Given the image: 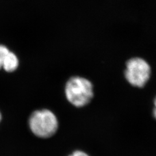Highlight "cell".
<instances>
[{"mask_svg": "<svg viewBox=\"0 0 156 156\" xmlns=\"http://www.w3.org/2000/svg\"><path fill=\"white\" fill-rule=\"evenodd\" d=\"M65 93L67 100L76 107L89 104L94 97V88L91 81L85 77L74 76L66 82Z\"/></svg>", "mask_w": 156, "mask_h": 156, "instance_id": "1", "label": "cell"}, {"mask_svg": "<svg viewBox=\"0 0 156 156\" xmlns=\"http://www.w3.org/2000/svg\"><path fill=\"white\" fill-rule=\"evenodd\" d=\"M29 127L38 137H51L57 132L58 122L56 115L49 109H39L33 112L29 119Z\"/></svg>", "mask_w": 156, "mask_h": 156, "instance_id": "2", "label": "cell"}, {"mask_svg": "<svg viewBox=\"0 0 156 156\" xmlns=\"http://www.w3.org/2000/svg\"><path fill=\"white\" fill-rule=\"evenodd\" d=\"M152 74L149 63L141 57L131 58L126 63L124 76L131 86L143 88L148 82Z\"/></svg>", "mask_w": 156, "mask_h": 156, "instance_id": "3", "label": "cell"}, {"mask_svg": "<svg viewBox=\"0 0 156 156\" xmlns=\"http://www.w3.org/2000/svg\"><path fill=\"white\" fill-rule=\"evenodd\" d=\"M19 66V59L17 55L12 51H10L5 60L2 69L7 72H13Z\"/></svg>", "mask_w": 156, "mask_h": 156, "instance_id": "4", "label": "cell"}, {"mask_svg": "<svg viewBox=\"0 0 156 156\" xmlns=\"http://www.w3.org/2000/svg\"><path fill=\"white\" fill-rule=\"evenodd\" d=\"M9 51V49L6 46L0 44V69H2L3 62Z\"/></svg>", "mask_w": 156, "mask_h": 156, "instance_id": "5", "label": "cell"}, {"mask_svg": "<svg viewBox=\"0 0 156 156\" xmlns=\"http://www.w3.org/2000/svg\"><path fill=\"white\" fill-rule=\"evenodd\" d=\"M68 156H90L89 154H87L86 152H83V151L81 150H76L75 152H72L70 155Z\"/></svg>", "mask_w": 156, "mask_h": 156, "instance_id": "6", "label": "cell"}, {"mask_svg": "<svg viewBox=\"0 0 156 156\" xmlns=\"http://www.w3.org/2000/svg\"><path fill=\"white\" fill-rule=\"evenodd\" d=\"M152 114L154 119L156 120V97L155 98V99L154 100V108H153Z\"/></svg>", "mask_w": 156, "mask_h": 156, "instance_id": "7", "label": "cell"}, {"mask_svg": "<svg viewBox=\"0 0 156 156\" xmlns=\"http://www.w3.org/2000/svg\"><path fill=\"white\" fill-rule=\"evenodd\" d=\"M2 113H1V112H0V122H1V121H2Z\"/></svg>", "mask_w": 156, "mask_h": 156, "instance_id": "8", "label": "cell"}]
</instances>
